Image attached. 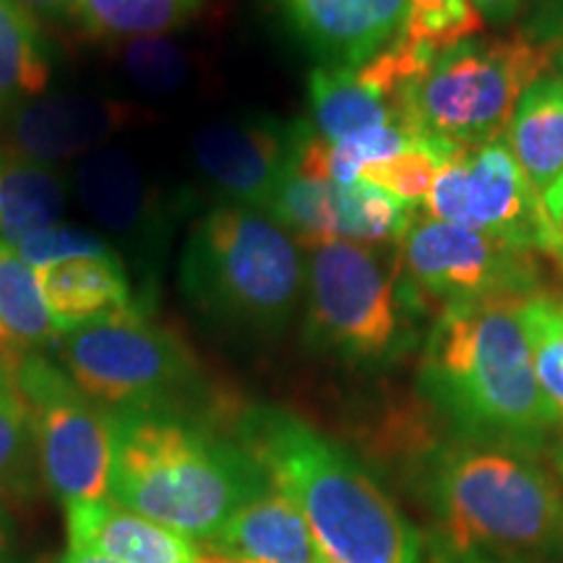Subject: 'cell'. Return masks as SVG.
I'll return each mask as SVG.
<instances>
[{
	"instance_id": "cell-1",
	"label": "cell",
	"mask_w": 563,
	"mask_h": 563,
	"mask_svg": "<svg viewBox=\"0 0 563 563\" xmlns=\"http://www.w3.org/2000/svg\"><path fill=\"white\" fill-rule=\"evenodd\" d=\"M519 300L441 308L422 342L418 386L460 439L534 454L561 422L534 378Z\"/></svg>"
},
{
	"instance_id": "cell-2",
	"label": "cell",
	"mask_w": 563,
	"mask_h": 563,
	"mask_svg": "<svg viewBox=\"0 0 563 563\" xmlns=\"http://www.w3.org/2000/svg\"><path fill=\"white\" fill-rule=\"evenodd\" d=\"M329 563H420V540L363 464L279 407H245L235 435Z\"/></svg>"
},
{
	"instance_id": "cell-3",
	"label": "cell",
	"mask_w": 563,
	"mask_h": 563,
	"mask_svg": "<svg viewBox=\"0 0 563 563\" xmlns=\"http://www.w3.org/2000/svg\"><path fill=\"white\" fill-rule=\"evenodd\" d=\"M110 501L196 543L269 490L241 443L207 431L186 412H110Z\"/></svg>"
},
{
	"instance_id": "cell-4",
	"label": "cell",
	"mask_w": 563,
	"mask_h": 563,
	"mask_svg": "<svg viewBox=\"0 0 563 563\" xmlns=\"http://www.w3.org/2000/svg\"><path fill=\"white\" fill-rule=\"evenodd\" d=\"M180 290L217 327L274 340L306 295V253L269 214L222 201L188 232Z\"/></svg>"
},
{
	"instance_id": "cell-5",
	"label": "cell",
	"mask_w": 563,
	"mask_h": 563,
	"mask_svg": "<svg viewBox=\"0 0 563 563\" xmlns=\"http://www.w3.org/2000/svg\"><path fill=\"white\" fill-rule=\"evenodd\" d=\"M426 485L439 517L435 543L449 551H538L563 534L559 483L522 449L449 441L433 449Z\"/></svg>"
},
{
	"instance_id": "cell-6",
	"label": "cell",
	"mask_w": 563,
	"mask_h": 563,
	"mask_svg": "<svg viewBox=\"0 0 563 563\" xmlns=\"http://www.w3.org/2000/svg\"><path fill=\"white\" fill-rule=\"evenodd\" d=\"M302 300L308 347L352 368H384L405 357L426 313L407 287L399 243L311 245Z\"/></svg>"
},
{
	"instance_id": "cell-7",
	"label": "cell",
	"mask_w": 563,
	"mask_h": 563,
	"mask_svg": "<svg viewBox=\"0 0 563 563\" xmlns=\"http://www.w3.org/2000/svg\"><path fill=\"white\" fill-rule=\"evenodd\" d=\"M561 37L530 26L506 37H473L439 53L407 89L405 125L446 150L504 139L525 91L553 66Z\"/></svg>"
},
{
	"instance_id": "cell-8",
	"label": "cell",
	"mask_w": 563,
	"mask_h": 563,
	"mask_svg": "<svg viewBox=\"0 0 563 563\" xmlns=\"http://www.w3.org/2000/svg\"><path fill=\"white\" fill-rule=\"evenodd\" d=\"M53 352L70 382L108 412H183L199 384V365L186 344L146 319L136 302L63 332Z\"/></svg>"
},
{
	"instance_id": "cell-9",
	"label": "cell",
	"mask_w": 563,
	"mask_h": 563,
	"mask_svg": "<svg viewBox=\"0 0 563 563\" xmlns=\"http://www.w3.org/2000/svg\"><path fill=\"white\" fill-rule=\"evenodd\" d=\"M16 386L30 415L37 467L66 506L108 498L112 467L110 412L95 405L47 355L19 363Z\"/></svg>"
},
{
	"instance_id": "cell-10",
	"label": "cell",
	"mask_w": 563,
	"mask_h": 563,
	"mask_svg": "<svg viewBox=\"0 0 563 563\" xmlns=\"http://www.w3.org/2000/svg\"><path fill=\"white\" fill-rule=\"evenodd\" d=\"M402 272L422 311L493 298H525L543 287L540 253L449 224L415 220L399 243Z\"/></svg>"
},
{
	"instance_id": "cell-11",
	"label": "cell",
	"mask_w": 563,
	"mask_h": 563,
	"mask_svg": "<svg viewBox=\"0 0 563 563\" xmlns=\"http://www.w3.org/2000/svg\"><path fill=\"white\" fill-rule=\"evenodd\" d=\"M439 53L402 32L361 66H316L308 76L311 129L323 141L405 125V95Z\"/></svg>"
},
{
	"instance_id": "cell-12",
	"label": "cell",
	"mask_w": 563,
	"mask_h": 563,
	"mask_svg": "<svg viewBox=\"0 0 563 563\" xmlns=\"http://www.w3.org/2000/svg\"><path fill=\"white\" fill-rule=\"evenodd\" d=\"M308 121H285L272 112H245L201 125L194 159L224 203L269 211L274 196L298 170Z\"/></svg>"
},
{
	"instance_id": "cell-13",
	"label": "cell",
	"mask_w": 563,
	"mask_h": 563,
	"mask_svg": "<svg viewBox=\"0 0 563 563\" xmlns=\"http://www.w3.org/2000/svg\"><path fill=\"white\" fill-rule=\"evenodd\" d=\"M467 228L548 258L551 222L543 196L504 139L467 146Z\"/></svg>"
},
{
	"instance_id": "cell-14",
	"label": "cell",
	"mask_w": 563,
	"mask_h": 563,
	"mask_svg": "<svg viewBox=\"0 0 563 563\" xmlns=\"http://www.w3.org/2000/svg\"><path fill=\"white\" fill-rule=\"evenodd\" d=\"M319 66H361L402 32L407 0H274Z\"/></svg>"
},
{
	"instance_id": "cell-15",
	"label": "cell",
	"mask_w": 563,
	"mask_h": 563,
	"mask_svg": "<svg viewBox=\"0 0 563 563\" xmlns=\"http://www.w3.org/2000/svg\"><path fill=\"white\" fill-rule=\"evenodd\" d=\"M125 104L81 95H42L5 121V146L19 157L53 165L102 150V141L129 123Z\"/></svg>"
},
{
	"instance_id": "cell-16",
	"label": "cell",
	"mask_w": 563,
	"mask_h": 563,
	"mask_svg": "<svg viewBox=\"0 0 563 563\" xmlns=\"http://www.w3.org/2000/svg\"><path fill=\"white\" fill-rule=\"evenodd\" d=\"M321 559L298 509L272 488L199 543V563H319Z\"/></svg>"
},
{
	"instance_id": "cell-17",
	"label": "cell",
	"mask_w": 563,
	"mask_h": 563,
	"mask_svg": "<svg viewBox=\"0 0 563 563\" xmlns=\"http://www.w3.org/2000/svg\"><path fill=\"white\" fill-rule=\"evenodd\" d=\"M68 548L118 563H199V543L110 498L66 509Z\"/></svg>"
},
{
	"instance_id": "cell-18",
	"label": "cell",
	"mask_w": 563,
	"mask_h": 563,
	"mask_svg": "<svg viewBox=\"0 0 563 563\" xmlns=\"http://www.w3.org/2000/svg\"><path fill=\"white\" fill-rule=\"evenodd\" d=\"M84 209L104 230L129 241H150L159 230V201L144 173L121 150H97L76 167Z\"/></svg>"
},
{
	"instance_id": "cell-19",
	"label": "cell",
	"mask_w": 563,
	"mask_h": 563,
	"mask_svg": "<svg viewBox=\"0 0 563 563\" xmlns=\"http://www.w3.org/2000/svg\"><path fill=\"white\" fill-rule=\"evenodd\" d=\"M34 274L60 334L133 306L121 256L68 258L40 266Z\"/></svg>"
},
{
	"instance_id": "cell-20",
	"label": "cell",
	"mask_w": 563,
	"mask_h": 563,
	"mask_svg": "<svg viewBox=\"0 0 563 563\" xmlns=\"http://www.w3.org/2000/svg\"><path fill=\"white\" fill-rule=\"evenodd\" d=\"M506 146L538 194L563 175V81L545 74L525 91L504 133Z\"/></svg>"
},
{
	"instance_id": "cell-21",
	"label": "cell",
	"mask_w": 563,
	"mask_h": 563,
	"mask_svg": "<svg viewBox=\"0 0 563 563\" xmlns=\"http://www.w3.org/2000/svg\"><path fill=\"white\" fill-rule=\"evenodd\" d=\"M58 336L42 300L37 274L13 245L0 241V357L16 376L24 357L45 355Z\"/></svg>"
},
{
	"instance_id": "cell-22",
	"label": "cell",
	"mask_w": 563,
	"mask_h": 563,
	"mask_svg": "<svg viewBox=\"0 0 563 563\" xmlns=\"http://www.w3.org/2000/svg\"><path fill=\"white\" fill-rule=\"evenodd\" d=\"M66 183L47 165L0 150V241L16 249L66 209Z\"/></svg>"
},
{
	"instance_id": "cell-23",
	"label": "cell",
	"mask_w": 563,
	"mask_h": 563,
	"mask_svg": "<svg viewBox=\"0 0 563 563\" xmlns=\"http://www.w3.org/2000/svg\"><path fill=\"white\" fill-rule=\"evenodd\" d=\"M53 60L37 16L19 0H0V118L51 87Z\"/></svg>"
},
{
	"instance_id": "cell-24",
	"label": "cell",
	"mask_w": 563,
	"mask_h": 563,
	"mask_svg": "<svg viewBox=\"0 0 563 563\" xmlns=\"http://www.w3.org/2000/svg\"><path fill=\"white\" fill-rule=\"evenodd\" d=\"M266 214L302 249L342 241V186L295 170L282 183Z\"/></svg>"
},
{
	"instance_id": "cell-25",
	"label": "cell",
	"mask_w": 563,
	"mask_h": 563,
	"mask_svg": "<svg viewBox=\"0 0 563 563\" xmlns=\"http://www.w3.org/2000/svg\"><path fill=\"white\" fill-rule=\"evenodd\" d=\"M532 371L548 407L563 426V295L551 287H540L519 300Z\"/></svg>"
},
{
	"instance_id": "cell-26",
	"label": "cell",
	"mask_w": 563,
	"mask_h": 563,
	"mask_svg": "<svg viewBox=\"0 0 563 563\" xmlns=\"http://www.w3.org/2000/svg\"><path fill=\"white\" fill-rule=\"evenodd\" d=\"M201 0H81L84 30L102 40L162 37L178 30L199 9Z\"/></svg>"
},
{
	"instance_id": "cell-27",
	"label": "cell",
	"mask_w": 563,
	"mask_h": 563,
	"mask_svg": "<svg viewBox=\"0 0 563 563\" xmlns=\"http://www.w3.org/2000/svg\"><path fill=\"white\" fill-rule=\"evenodd\" d=\"M415 207L384 188L355 180L342 186V241L397 245L412 228Z\"/></svg>"
},
{
	"instance_id": "cell-28",
	"label": "cell",
	"mask_w": 563,
	"mask_h": 563,
	"mask_svg": "<svg viewBox=\"0 0 563 563\" xmlns=\"http://www.w3.org/2000/svg\"><path fill=\"white\" fill-rule=\"evenodd\" d=\"M485 21L473 0H407L402 34L435 53L477 37Z\"/></svg>"
},
{
	"instance_id": "cell-29",
	"label": "cell",
	"mask_w": 563,
	"mask_h": 563,
	"mask_svg": "<svg viewBox=\"0 0 563 563\" xmlns=\"http://www.w3.org/2000/svg\"><path fill=\"white\" fill-rule=\"evenodd\" d=\"M452 152L454 150H446V146L420 139L412 150L399 154V157L386 159L382 165L365 167L357 175V180L384 188V191L394 194L397 199L418 207V203L426 201L435 170H439L441 162Z\"/></svg>"
},
{
	"instance_id": "cell-30",
	"label": "cell",
	"mask_w": 563,
	"mask_h": 563,
	"mask_svg": "<svg viewBox=\"0 0 563 563\" xmlns=\"http://www.w3.org/2000/svg\"><path fill=\"white\" fill-rule=\"evenodd\" d=\"M123 68L129 79L150 95H170L188 79L186 53L167 37H139L125 42Z\"/></svg>"
},
{
	"instance_id": "cell-31",
	"label": "cell",
	"mask_w": 563,
	"mask_h": 563,
	"mask_svg": "<svg viewBox=\"0 0 563 563\" xmlns=\"http://www.w3.org/2000/svg\"><path fill=\"white\" fill-rule=\"evenodd\" d=\"M34 464L37 449L26 407H0V498L30 490Z\"/></svg>"
},
{
	"instance_id": "cell-32",
	"label": "cell",
	"mask_w": 563,
	"mask_h": 563,
	"mask_svg": "<svg viewBox=\"0 0 563 563\" xmlns=\"http://www.w3.org/2000/svg\"><path fill=\"white\" fill-rule=\"evenodd\" d=\"M19 256L24 258L32 269L40 266L68 262V258H89V256H118L112 245L97 232L84 228H70V224H51V228L34 232L24 243L16 245Z\"/></svg>"
},
{
	"instance_id": "cell-33",
	"label": "cell",
	"mask_w": 563,
	"mask_h": 563,
	"mask_svg": "<svg viewBox=\"0 0 563 563\" xmlns=\"http://www.w3.org/2000/svg\"><path fill=\"white\" fill-rule=\"evenodd\" d=\"M527 0H473V5L481 13L485 24H511L525 9Z\"/></svg>"
},
{
	"instance_id": "cell-34",
	"label": "cell",
	"mask_w": 563,
	"mask_h": 563,
	"mask_svg": "<svg viewBox=\"0 0 563 563\" xmlns=\"http://www.w3.org/2000/svg\"><path fill=\"white\" fill-rule=\"evenodd\" d=\"M24 9H30L34 16L51 19H79L81 0H19Z\"/></svg>"
},
{
	"instance_id": "cell-35",
	"label": "cell",
	"mask_w": 563,
	"mask_h": 563,
	"mask_svg": "<svg viewBox=\"0 0 563 563\" xmlns=\"http://www.w3.org/2000/svg\"><path fill=\"white\" fill-rule=\"evenodd\" d=\"M19 405L24 402H21L16 376H13L11 365L0 357V407H19Z\"/></svg>"
},
{
	"instance_id": "cell-36",
	"label": "cell",
	"mask_w": 563,
	"mask_h": 563,
	"mask_svg": "<svg viewBox=\"0 0 563 563\" xmlns=\"http://www.w3.org/2000/svg\"><path fill=\"white\" fill-rule=\"evenodd\" d=\"M433 563H496L490 561L488 555H481V553H456V551H449L446 545L441 543H433Z\"/></svg>"
},
{
	"instance_id": "cell-37",
	"label": "cell",
	"mask_w": 563,
	"mask_h": 563,
	"mask_svg": "<svg viewBox=\"0 0 563 563\" xmlns=\"http://www.w3.org/2000/svg\"><path fill=\"white\" fill-rule=\"evenodd\" d=\"M543 207H545L548 222H553L555 217L563 214V175L543 194Z\"/></svg>"
},
{
	"instance_id": "cell-38",
	"label": "cell",
	"mask_w": 563,
	"mask_h": 563,
	"mask_svg": "<svg viewBox=\"0 0 563 563\" xmlns=\"http://www.w3.org/2000/svg\"><path fill=\"white\" fill-rule=\"evenodd\" d=\"M534 26H543V30H548V32L561 34L563 32V0H553V3L548 5V11L540 13V21Z\"/></svg>"
},
{
	"instance_id": "cell-39",
	"label": "cell",
	"mask_w": 563,
	"mask_h": 563,
	"mask_svg": "<svg viewBox=\"0 0 563 563\" xmlns=\"http://www.w3.org/2000/svg\"><path fill=\"white\" fill-rule=\"evenodd\" d=\"M548 258L563 269V214L551 222V245H548Z\"/></svg>"
},
{
	"instance_id": "cell-40",
	"label": "cell",
	"mask_w": 563,
	"mask_h": 563,
	"mask_svg": "<svg viewBox=\"0 0 563 563\" xmlns=\"http://www.w3.org/2000/svg\"><path fill=\"white\" fill-rule=\"evenodd\" d=\"M60 563H118V561H110L104 559V555H97L89 551H79V548H68V553L63 555Z\"/></svg>"
},
{
	"instance_id": "cell-41",
	"label": "cell",
	"mask_w": 563,
	"mask_h": 563,
	"mask_svg": "<svg viewBox=\"0 0 563 563\" xmlns=\"http://www.w3.org/2000/svg\"><path fill=\"white\" fill-rule=\"evenodd\" d=\"M0 563H13L11 540H9V532H5L3 519H0Z\"/></svg>"
},
{
	"instance_id": "cell-42",
	"label": "cell",
	"mask_w": 563,
	"mask_h": 563,
	"mask_svg": "<svg viewBox=\"0 0 563 563\" xmlns=\"http://www.w3.org/2000/svg\"><path fill=\"white\" fill-rule=\"evenodd\" d=\"M553 467L563 481V428H561L559 439H555V443H553Z\"/></svg>"
},
{
	"instance_id": "cell-43",
	"label": "cell",
	"mask_w": 563,
	"mask_h": 563,
	"mask_svg": "<svg viewBox=\"0 0 563 563\" xmlns=\"http://www.w3.org/2000/svg\"><path fill=\"white\" fill-rule=\"evenodd\" d=\"M553 66H555V70H559V79L563 81V37H561V45H559V51H555V60H553Z\"/></svg>"
},
{
	"instance_id": "cell-44",
	"label": "cell",
	"mask_w": 563,
	"mask_h": 563,
	"mask_svg": "<svg viewBox=\"0 0 563 563\" xmlns=\"http://www.w3.org/2000/svg\"><path fill=\"white\" fill-rule=\"evenodd\" d=\"M319 563H329V561H327V559H321V561H319Z\"/></svg>"
}]
</instances>
